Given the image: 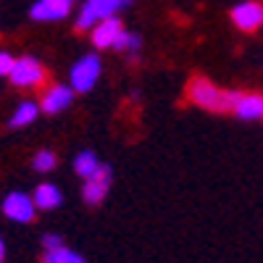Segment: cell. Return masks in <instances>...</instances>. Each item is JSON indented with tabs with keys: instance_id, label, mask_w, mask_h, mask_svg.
Here are the masks:
<instances>
[{
	"instance_id": "cell-1",
	"label": "cell",
	"mask_w": 263,
	"mask_h": 263,
	"mask_svg": "<svg viewBox=\"0 0 263 263\" xmlns=\"http://www.w3.org/2000/svg\"><path fill=\"white\" fill-rule=\"evenodd\" d=\"M187 100L203 111L211 114H224L232 111V92L221 90L218 84H213L208 77H195L187 84Z\"/></svg>"
},
{
	"instance_id": "cell-2",
	"label": "cell",
	"mask_w": 263,
	"mask_h": 263,
	"mask_svg": "<svg viewBox=\"0 0 263 263\" xmlns=\"http://www.w3.org/2000/svg\"><path fill=\"white\" fill-rule=\"evenodd\" d=\"M45 77H48L45 66H42L37 58H32V55L16 58L13 69H11V74H8L11 84L18 87V90H37V87L45 84Z\"/></svg>"
},
{
	"instance_id": "cell-3",
	"label": "cell",
	"mask_w": 263,
	"mask_h": 263,
	"mask_svg": "<svg viewBox=\"0 0 263 263\" xmlns=\"http://www.w3.org/2000/svg\"><path fill=\"white\" fill-rule=\"evenodd\" d=\"M100 71H103V61L98 53H87L82 55L74 66H71V71H69V79H71V87H74V92H90L92 87L98 84L100 79Z\"/></svg>"
},
{
	"instance_id": "cell-4",
	"label": "cell",
	"mask_w": 263,
	"mask_h": 263,
	"mask_svg": "<svg viewBox=\"0 0 263 263\" xmlns=\"http://www.w3.org/2000/svg\"><path fill=\"white\" fill-rule=\"evenodd\" d=\"M119 8H121V0H87L77 13V29L92 32L100 18L114 16Z\"/></svg>"
},
{
	"instance_id": "cell-5",
	"label": "cell",
	"mask_w": 263,
	"mask_h": 263,
	"mask_svg": "<svg viewBox=\"0 0 263 263\" xmlns=\"http://www.w3.org/2000/svg\"><path fill=\"white\" fill-rule=\"evenodd\" d=\"M37 211L40 208L34 203V197L27 195V192H11L3 200V213L11 218V221H18V224H29Z\"/></svg>"
},
{
	"instance_id": "cell-6",
	"label": "cell",
	"mask_w": 263,
	"mask_h": 263,
	"mask_svg": "<svg viewBox=\"0 0 263 263\" xmlns=\"http://www.w3.org/2000/svg\"><path fill=\"white\" fill-rule=\"evenodd\" d=\"M111 182H114V171L103 163L90 179H84V187H82L84 203H87V205H100V203L105 200L108 190H111Z\"/></svg>"
},
{
	"instance_id": "cell-7",
	"label": "cell",
	"mask_w": 263,
	"mask_h": 263,
	"mask_svg": "<svg viewBox=\"0 0 263 263\" xmlns=\"http://www.w3.org/2000/svg\"><path fill=\"white\" fill-rule=\"evenodd\" d=\"M232 24L239 32H255L263 27V3L258 0H245V3H237L232 8Z\"/></svg>"
},
{
	"instance_id": "cell-8",
	"label": "cell",
	"mask_w": 263,
	"mask_h": 263,
	"mask_svg": "<svg viewBox=\"0 0 263 263\" xmlns=\"http://www.w3.org/2000/svg\"><path fill=\"white\" fill-rule=\"evenodd\" d=\"M232 114L242 121L263 119V95L260 92H237L232 90Z\"/></svg>"
},
{
	"instance_id": "cell-9",
	"label": "cell",
	"mask_w": 263,
	"mask_h": 263,
	"mask_svg": "<svg viewBox=\"0 0 263 263\" xmlns=\"http://www.w3.org/2000/svg\"><path fill=\"white\" fill-rule=\"evenodd\" d=\"M124 32V24H121V18L116 16H108V18H100L95 29H92V45L98 50H108V48H116V42Z\"/></svg>"
},
{
	"instance_id": "cell-10",
	"label": "cell",
	"mask_w": 263,
	"mask_h": 263,
	"mask_svg": "<svg viewBox=\"0 0 263 263\" xmlns=\"http://www.w3.org/2000/svg\"><path fill=\"white\" fill-rule=\"evenodd\" d=\"M71 100H74V87L69 84H53V87H48L45 90V95H42V100H40V108L45 114H50V116H58V114H63L66 108L71 105Z\"/></svg>"
},
{
	"instance_id": "cell-11",
	"label": "cell",
	"mask_w": 263,
	"mask_h": 263,
	"mask_svg": "<svg viewBox=\"0 0 263 263\" xmlns=\"http://www.w3.org/2000/svg\"><path fill=\"white\" fill-rule=\"evenodd\" d=\"M69 11H71V6L55 3V0H37L32 6V18L34 21H61L69 16Z\"/></svg>"
},
{
	"instance_id": "cell-12",
	"label": "cell",
	"mask_w": 263,
	"mask_h": 263,
	"mask_svg": "<svg viewBox=\"0 0 263 263\" xmlns=\"http://www.w3.org/2000/svg\"><path fill=\"white\" fill-rule=\"evenodd\" d=\"M32 197H34V203H37V208H40V211H53V208H58V205L63 203L61 190H58L55 184H50V182L37 184Z\"/></svg>"
},
{
	"instance_id": "cell-13",
	"label": "cell",
	"mask_w": 263,
	"mask_h": 263,
	"mask_svg": "<svg viewBox=\"0 0 263 263\" xmlns=\"http://www.w3.org/2000/svg\"><path fill=\"white\" fill-rule=\"evenodd\" d=\"M37 116H40V105H37L34 100H21V103L16 105V111H13V116H11L8 126H11V129L29 126Z\"/></svg>"
},
{
	"instance_id": "cell-14",
	"label": "cell",
	"mask_w": 263,
	"mask_h": 263,
	"mask_svg": "<svg viewBox=\"0 0 263 263\" xmlns=\"http://www.w3.org/2000/svg\"><path fill=\"white\" fill-rule=\"evenodd\" d=\"M100 166L103 163H100V158L95 156L92 150H82V153H77V158H74V174L82 177V179H90Z\"/></svg>"
},
{
	"instance_id": "cell-15",
	"label": "cell",
	"mask_w": 263,
	"mask_h": 263,
	"mask_svg": "<svg viewBox=\"0 0 263 263\" xmlns=\"http://www.w3.org/2000/svg\"><path fill=\"white\" fill-rule=\"evenodd\" d=\"M42 263H87L79 253L69 250V248H55V250H45V258H42Z\"/></svg>"
},
{
	"instance_id": "cell-16",
	"label": "cell",
	"mask_w": 263,
	"mask_h": 263,
	"mask_svg": "<svg viewBox=\"0 0 263 263\" xmlns=\"http://www.w3.org/2000/svg\"><path fill=\"white\" fill-rule=\"evenodd\" d=\"M58 166V158H55V153L53 150H37L34 153V158H32V168L37 174H48Z\"/></svg>"
},
{
	"instance_id": "cell-17",
	"label": "cell",
	"mask_w": 263,
	"mask_h": 263,
	"mask_svg": "<svg viewBox=\"0 0 263 263\" xmlns=\"http://www.w3.org/2000/svg\"><path fill=\"white\" fill-rule=\"evenodd\" d=\"M140 48H142V40L137 37V34H132V32H121V37H119V42H116V50L119 53H126L129 58H135L137 53H140Z\"/></svg>"
},
{
	"instance_id": "cell-18",
	"label": "cell",
	"mask_w": 263,
	"mask_h": 263,
	"mask_svg": "<svg viewBox=\"0 0 263 263\" xmlns=\"http://www.w3.org/2000/svg\"><path fill=\"white\" fill-rule=\"evenodd\" d=\"M13 63H16V58H13L11 53L0 50V77H8V74H11V69H13Z\"/></svg>"
},
{
	"instance_id": "cell-19",
	"label": "cell",
	"mask_w": 263,
	"mask_h": 263,
	"mask_svg": "<svg viewBox=\"0 0 263 263\" xmlns=\"http://www.w3.org/2000/svg\"><path fill=\"white\" fill-rule=\"evenodd\" d=\"M42 245H45V250H55V248L63 245V239L58 234H45V237H42Z\"/></svg>"
},
{
	"instance_id": "cell-20",
	"label": "cell",
	"mask_w": 263,
	"mask_h": 263,
	"mask_svg": "<svg viewBox=\"0 0 263 263\" xmlns=\"http://www.w3.org/2000/svg\"><path fill=\"white\" fill-rule=\"evenodd\" d=\"M3 255H6V245H3V237H0V263H3Z\"/></svg>"
},
{
	"instance_id": "cell-21",
	"label": "cell",
	"mask_w": 263,
	"mask_h": 263,
	"mask_svg": "<svg viewBox=\"0 0 263 263\" xmlns=\"http://www.w3.org/2000/svg\"><path fill=\"white\" fill-rule=\"evenodd\" d=\"M55 3H63V6H74V0H55Z\"/></svg>"
}]
</instances>
